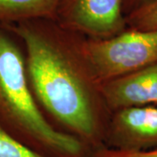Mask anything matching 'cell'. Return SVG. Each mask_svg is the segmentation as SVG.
I'll return each mask as SVG.
<instances>
[{"label": "cell", "mask_w": 157, "mask_h": 157, "mask_svg": "<svg viewBox=\"0 0 157 157\" xmlns=\"http://www.w3.org/2000/svg\"><path fill=\"white\" fill-rule=\"evenodd\" d=\"M24 48L29 82L41 109L90 149L105 146L108 109L78 50V35L53 20L6 25ZM110 116V115H109Z\"/></svg>", "instance_id": "1"}, {"label": "cell", "mask_w": 157, "mask_h": 157, "mask_svg": "<svg viewBox=\"0 0 157 157\" xmlns=\"http://www.w3.org/2000/svg\"><path fill=\"white\" fill-rule=\"evenodd\" d=\"M21 43L0 25V126L47 157H87L92 152L75 136L52 123L29 82Z\"/></svg>", "instance_id": "2"}, {"label": "cell", "mask_w": 157, "mask_h": 157, "mask_svg": "<svg viewBox=\"0 0 157 157\" xmlns=\"http://www.w3.org/2000/svg\"><path fill=\"white\" fill-rule=\"evenodd\" d=\"M78 45L100 84L157 63V30L127 28L107 39L78 36Z\"/></svg>", "instance_id": "3"}, {"label": "cell", "mask_w": 157, "mask_h": 157, "mask_svg": "<svg viewBox=\"0 0 157 157\" xmlns=\"http://www.w3.org/2000/svg\"><path fill=\"white\" fill-rule=\"evenodd\" d=\"M55 22L88 39H107L127 29L123 0H60Z\"/></svg>", "instance_id": "4"}, {"label": "cell", "mask_w": 157, "mask_h": 157, "mask_svg": "<svg viewBox=\"0 0 157 157\" xmlns=\"http://www.w3.org/2000/svg\"><path fill=\"white\" fill-rule=\"evenodd\" d=\"M105 146L125 150L157 147V106L120 109L110 113Z\"/></svg>", "instance_id": "5"}, {"label": "cell", "mask_w": 157, "mask_h": 157, "mask_svg": "<svg viewBox=\"0 0 157 157\" xmlns=\"http://www.w3.org/2000/svg\"><path fill=\"white\" fill-rule=\"evenodd\" d=\"M110 113L120 109L157 106V63L100 84Z\"/></svg>", "instance_id": "6"}, {"label": "cell", "mask_w": 157, "mask_h": 157, "mask_svg": "<svg viewBox=\"0 0 157 157\" xmlns=\"http://www.w3.org/2000/svg\"><path fill=\"white\" fill-rule=\"evenodd\" d=\"M60 0H0V25L30 20L55 21Z\"/></svg>", "instance_id": "7"}, {"label": "cell", "mask_w": 157, "mask_h": 157, "mask_svg": "<svg viewBox=\"0 0 157 157\" xmlns=\"http://www.w3.org/2000/svg\"><path fill=\"white\" fill-rule=\"evenodd\" d=\"M127 28L151 31L157 30V0H151L146 5L131 11L126 16Z\"/></svg>", "instance_id": "8"}, {"label": "cell", "mask_w": 157, "mask_h": 157, "mask_svg": "<svg viewBox=\"0 0 157 157\" xmlns=\"http://www.w3.org/2000/svg\"><path fill=\"white\" fill-rule=\"evenodd\" d=\"M0 157H47L18 140L0 126Z\"/></svg>", "instance_id": "9"}, {"label": "cell", "mask_w": 157, "mask_h": 157, "mask_svg": "<svg viewBox=\"0 0 157 157\" xmlns=\"http://www.w3.org/2000/svg\"><path fill=\"white\" fill-rule=\"evenodd\" d=\"M87 157H157V147L148 150H125L104 146L93 150Z\"/></svg>", "instance_id": "10"}, {"label": "cell", "mask_w": 157, "mask_h": 157, "mask_svg": "<svg viewBox=\"0 0 157 157\" xmlns=\"http://www.w3.org/2000/svg\"><path fill=\"white\" fill-rule=\"evenodd\" d=\"M150 1L151 0H123V11L125 16Z\"/></svg>", "instance_id": "11"}]
</instances>
